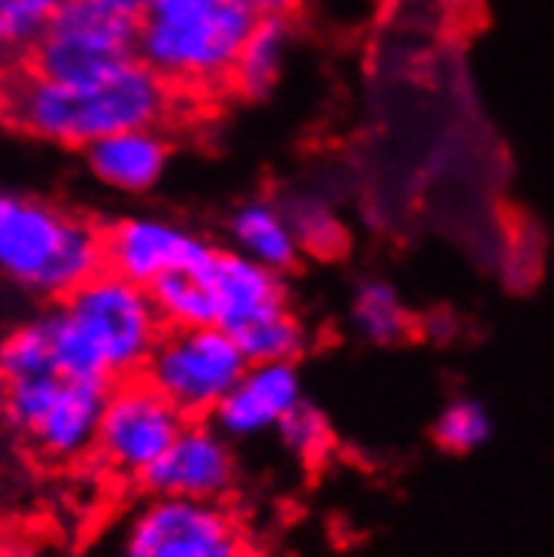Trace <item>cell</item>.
<instances>
[{
  "label": "cell",
  "instance_id": "cell-13",
  "mask_svg": "<svg viewBox=\"0 0 554 557\" xmlns=\"http://www.w3.org/2000/svg\"><path fill=\"white\" fill-rule=\"evenodd\" d=\"M206 289L212 296L216 326L235 336L239 330L266 320V315L290 309L283 275L272 272L239 252H219L202 269Z\"/></svg>",
  "mask_w": 554,
  "mask_h": 557
},
{
  "label": "cell",
  "instance_id": "cell-8",
  "mask_svg": "<svg viewBox=\"0 0 554 557\" xmlns=\"http://www.w3.org/2000/svg\"><path fill=\"white\" fill-rule=\"evenodd\" d=\"M114 557H249V544L222 504L151 497L125 521Z\"/></svg>",
  "mask_w": 554,
  "mask_h": 557
},
{
  "label": "cell",
  "instance_id": "cell-5",
  "mask_svg": "<svg viewBox=\"0 0 554 557\" xmlns=\"http://www.w3.org/2000/svg\"><path fill=\"white\" fill-rule=\"evenodd\" d=\"M148 0H64L34 45V71L48 82H85L135 58Z\"/></svg>",
  "mask_w": 554,
  "mask_h": 557
},
{
  "label": "cell",
  "instance_id": "cell-7",
  "mask_svg": "<svg viewBox=\"0 0 554 557\" xmlns=\"http://www.w3.org/2000/svg\"><path fill=\"white\" fill-rule=\"evenodd\" d=\"M108 386L111 383L101 380L48 373L0 383V400H4L8 420L21 433H27L45 454L67 460L91 450Z\"/></svg>",
  "mask_w": 554,
  "mask_h": 557
},
{
  "label": "cell",
  "instance_id": "cell-3",
  "mask_svg": "<svg viewBox=\"0 0 554 557\" xmlns=\"http://www.w3.org/2000/svg\"><path fill=\"white\" fill-rule=\"evenodd\" d=\"M104 269L101 232L41 198L0 188V272L37 296H67Z\"/></svg>",
  "mask_w": 554,
  "mask_h": 557
},
{
  "label": "cell",
  "instance_id": "cell-2",
  "mask_svg": "<svg viewBox=\"0 0 554 557\" xmlns=\"http://www.w3.org/2000/svg\"><path fill=\"white\" fill-rule=\"evenodd\" d=\"M41 320L58 370L101 383L141 376L165 330L148 289L108 269L61 296V306Z\"/></svg>",
  "mask_w": 554,
  "mask_h": 557
},
{
  "label": "cell",
  "instance_id": "cell-11",
  "mask_svg": "<svg viewBox=\"0 0 554 557\" xmlns=\"http://www.w3.org/2000/svg\"><path fill=\"white\" fill-rule=\"evenodd\" d=\"M235 476H239V467H235L232 444L212 423L188 420L172 447L138 481L151 497L222 504V497L235 487Z\"/></svg>",
  "mask_w": 554,
  "mask_h": 557
},
{
  "label": "cell",
  "instance_id": "cell-1",
  "mask_svg": "<svg viewBox=\"0 0 554 557\" xmlns=\"http://www.w3.org/2000/svg\"><path fill=\"white\" fill-rule=\"evenodd\" d=\"M169 104V85L138 58L85 82H48L27 74L4 98V111L17 128L67 148H88L132 128H155Z\"/></svg>",
  "mask_w": 554,
  "mask_h": 557
},
{
  "label": "cell",
  "instance_id": "cell-9",
  "mask_svg": "<svg viewBox=\"0 0 554 557\" xmlns=\"http://www.w3.org/2000/svg\"><path fill=\"white\" fill-rule=\"evenodd\" d=\"M185 423L188 417L145 376H128L108 386L91 447L114 473L141 476L172 447Z\"/></svg>",
  "mask_w": 554,
  "mask_h": 557
},
{
  "label": "cell",
  "instance_id": "cell-4",
  "mask_svg": "<svg viewBox=\"0 0 554 557\" xmlns=\"http://www.w3.org/2000/svg\"><path fill=\"white\" fill-rule=\"evenodd\" d=\"M253 24L256 17L239 0H219L206 11L178 17L148 14L135 58L165 85H212L232 74Z\"/></svg>",
  "mask_w": 554,
  "mask_h": 557
},
{
  "label": "cell",
  "instance_id": "cell-16",
  "mask_svg": "<svg viewBox=\"0 0 554 557\" xmlns=\"http://www.w3.org/2000/svg\"><path fill=\"white\" fill-rule=\"evenodd\" d=\"M293 45V27L283 17H259L246 37V45L232 64L235 88L249 98H266L286 67V54Z\"/></svg>",
  "mask_w": 554,
  "mask_h": 557
},
{
  "label": "cell",
  "instance_id": "cell-12",
  "mask_svg": "<svg viewBox=\"0 0 554 557\" xmlns=\"http://www.w3.org/2000/svg\"><path fill=\"white\" fill-rule=\"evenodd\" d=\"M303 396V373L296 363H249L209 417L229 444L259 441L280 426Z\"/></svg>",
  "mask_w": 554,
  "mask_h": 557
},
{
  "label": "cell",
  "instance_id": "cell-26",
  "mask_svg": "<svg viewBox=\"0 0 554 557\" xmlns=\"http://www.w3.org/2000/svg\"><path fill=\"white\" fill-rule=\"evenodd\" d=\"M239 4L259 21V17H290L293 11L303 8V0H239Z\"/></svg>",
  "mask_w": 554,
  "mask_h": 557
},
{
  "label": "cell",
  "instance_id": "cell-19",
  "mask_svg": "<svg viewBox=\"0 0 554 557\" xmlns=\"http://www.w3.org/2000/svg\"><path fill=\"white\" fill-rule=\"evenodd\" d=\"M232 339L243 349L246 363H296L306 349V330L290 309L266 315V320L239 330Z\"/></svg>",
  "mask_w": 554,
  "mask_h": 557
},
{
  "label": "cell",
  "instance_id": "cell-24",
  "mask_svg": "<svg viewBox=\"0 0 554 557\" xmlns=\"http://www.w3.org/2000/svg\"><path fill=\"white\" fill-rule=\"evenodd\" d=\"M272 433L280 436V444L299 460H320L330 450V420L320 407L309 404L306 396L280 420V426Z\"/></svg>",
  "mask_w": 554,
  "mask_h": 557
},
{
  "label": "cell",
  "instance_id": "cell-22",
  "mask_svg": "<svg viewBox=\"0 0 554 557\" xmlns=\"http://www.w3.org/2000/svg\"><path fill=\"white\" fill-rule=\"evenodd\" d=\"M290 219V228L296 235L299 249H309L316 256H330L343 246V228L333 215V209L316 195H296L283 209Z\"/></svg>",
  "mask_w": 554,
  "mask_h": 557
},
{
  "label": "cell",
  "instance_id": "cell-27",
  "mask_svg": "<svg viewBox=\"0 0 554 557\" xmlns=\"http://www.w3.org/2000/svg\"><path fill=\"white\" fill-rule=\"evenodd\" d=\"M430 4H438V8H454V4H460V0H430Z\"/></svg>",
  "mask_w": 554,
  "mask_h": 557
},
{
  "label": "cell",
  "instance_id": "cell-6",
  "mask_svg": "<svg viewBox=\"0 0 554 557\" xmlns=\"http://www.w3.org/2000/svg\"><path fill=\"white\" fill-rule=\"evenodd\" d=\"M246 356L235 339L219 326L162 330L141 376L178 407L188 420L209 417L212 407L243 376Z\"/></svg>",
  "mask_w": 554,
  "mask_h": 557
},
{
  "label": "cell",
  "instance_id": "cell-10",
  "mask_svg": "<svg viewBox=\"0 0 554 557\" xmlns=\"http://www.w3.org/2000/svg\"><path fill=\"white\" fill-rule=\"evenodd\" d=\"M212 256L216 249L202 235L155 215H128L101 232L104 269L141 289L172 272H202Z\"/></svg>",
  "mask_w": 554,
  "mask_h": 557
},
{
  "label": "cell",
  "instance_id": "cell-17",
  "mask_svg": "<svg viewBox=\"0 0 554 557\" xmlns=\"http://www.w3.org/2000/svg\"><path fill=\"white\" fill-rule=\"evenodd\" d=\"M148 296L162 315L165 330H188V326H216L212 296L206 289L202 272H172L148 286Z\"/></svg>",
  "mask_w": 554,
  "mask_h": 557
},
{
  "label": "cell",
  "instance_id": "cell-25",
  "mask_svg": "<svg viewBox=\"0 0 554 557\" xmlns=\"http://www.w3.org/2000/svg\"><path fill=\"white\" fill-rule=\"evenodd\" d=\"M219 4V0H148V14L155 17H178V14H195Z\"/></svg>",
  "mask_w": 554,
  "mask_h": 557
},
{
  "label": "cell",
  "instance_id": "cell-20",
  "mask_svg": "<svg viewBox=\"0 0 554 557\" xmlns=\"http://www.w3.org/2000/svg\"><path fill=\"white\" fill-rule=\"evenodd\" d=\"M491 433H494V420L488 407L481 400H473V396H457L433 420V441L447 454H473L491 441Z\"/></svg>",
  "mask_w": 554,
  "mask_h": 557
},
{
  "label": "cell",
  "instance_id": "cell-14",
  "mask_svg": "<svg viewBox=\"0 0 554 557\" xmlns=\"http://www.w3.org/2000/svg\"><path fill=\"white\" fill-rule=\"evenodd\" d=\"M85 151L91 175L101 185L125 195H141L155 188L169 172V141L155 128L118 132L88 145Z\"/></svg>",
  "mask_w": 554,
  "mask_h": 557
},
{
  "label": "cell",
  "instance_id": "cell-15",
  "mask_svg": "<svg viewBox=\"0 0 554 557\" xmlns=\"http://www.w3.org/2000/svg\"><path fill=\"white\" fill-rule=\"evenodd\" d=\"M229 235L235 243V252L280 275L293 269L303 256L283 206L266 202V198L235 209V215L229 219Z\"/></svg>",
  "mask_w": 554,
  "mask_h": 557
},
{
  "label": "cell",
  "instance_id": "cell-23",
  "mask_svg": "<svg viewBox=\"0 0 554 557\" xmlns=\"http://www.w3.org/2000/svg\"><path fill=\"white\" fill-rule=\"evenodd\" d=\"M64 0H0V51L34 48Z\"/></svg>",
  "mask_w": 554,
  "mask_h": 557
},
{
  "label": "cell",
  "instance_id": "cell-18",
  "mask_svg": "<svg viewBox=\"0 0 554 557\" xmlns=\"http://www.w3.org/2000/svg\"><path fill=\"white\" fill-rule=\"evenodd\" d=\"M353 330L373 346L401 343L410 330V312H407L401 293L390 283H383V278L364 283L353 299Z\"/></svg>",
  "mask_w": 554,
  "mask_h": 557
},
{
  "label": "cell",
  "instance_id": "cell-21",
  "mask_svg": "<svg viewBox=\"0 0 554 557\" xmlns=\"http://www.w3.org/2000/svg\"><path fill=\"white\" fill-rule=\"evenodd\" d=\"M48 373H61V370L51 356L45 320H30L17 326L0 343V383H17V380L48 376Z\"/></svg>",
  "mask_w": 554,
  "mask_h": 557
}]
</instances>
